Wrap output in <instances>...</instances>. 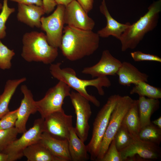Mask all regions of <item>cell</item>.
<instances>
[{
    "instance_id": "d4e9b609",
    "label": "cell",
    "mask_w": 161,
    "mask_h": 161,
    "mask_svg": "<svg viewBox=\"0 0 161 161\" xmlns=\"http://www.w3.org/2000/svg\"><path fill=\"white\" fill-rule=\"evenodd\" d=\"M131 95L136 94L139 96L159 99L161 98V89L151 86L147 82L140 81L132 88L130 92Z\"/></svg>"
},
{
    "instance_id": "4fadbf2b",
    "label": "cell",
    "mask_w": 161,
    "mask_h": 161,
    "mask_svg": "<svg viewBox=\"0 0 161 161\" xmlns=\"http://www.w3.org/2000/svg\"><path fill=\"white\" fill-rule=\"evenodd\" d=\"M64 19V24L67 25L85 30H92L95 25L93 20L76 0L65 6Z\"/></svg>"
},
{
    "instance_id": "f35d334b",
    "label": "cell",
    "mask_w": 161,
    "mask_h": 161,
    "mask_svg": "<svg viewBox=\"0 0 161 161\" xmlns=\"http://www.w3.org/2000/svg\"><path fill=\"white\" fill-rule=\"evenodd\" d=\"M8 156L7 154L0 152V161H8Z\"/></svg>"
},
{
    "instance_id": "4316f807",
    "label": "cell",
    "mask_w": 161,
    "mask_h": 161,
    "mask_svg": "<svg viewBox=\"0 0 161 161\" xmlns=\"http://www.w3.org/2000/svg\"><path fill=\"white\" fill-rule=\"evenodd\" d=\"M133 139L127 129L122 124L114 139L116 148L119 151L128 146Z\"/></svg>"
},
{
    "instance_id": "4dcf8cb0",
    "label": "cell",
    "mask_w": 161,
    "mask_h": 161,
    "mask_svg": "<svg viewBox=\"0 0 161 161\" xmlns=\"http://www.w3.org/2000/svg\"><path fill=\"white\" fill-rule=\"evenodd\" d=\"M17 111L18 109L10 111L0 119V129H8L15 126Z\"/></svg>"
},
{
    "instance_id": "2e32d148",
    "label": "cell",
    "mask_w": 161,
    "mask_h": 161,
    "mask_svg": "<svg viewBox=\"0 0 161 161\" xmlns=\"http://www.w3.org/2000/svg\"><path fill=\"white\" fill-rule=\"evenodd\" d=\"M99 9L100 12L106 17V24L105 27L99 30L97 34L100 37L106 38L112 36L119 40L130 23L122 24L114 19L109 13L105 0H103Z\"/></svg>"
},
{
    "instance_id": "30bf717a",
    "label": "cell",
    "mask_w": 161,
    "mask_h": 161,
    "mask_svg": "<svg viewBox=\"0 0 161 161\" xmlns=\"http://www.w3.org/2000/svg\"><path fill=\"white\" fill-rule=\"evenodd\" d=\"M57 6L51 15L41 17L40 28L46 32L48 44L54 47L60 48L64 24V15L65 6L60 4Z\"/></svg>"
},
{
    "instance_id": "7c38bea8",
    "label": "cell",
    "mask_w": 161,
    "mask_h": 161,
    "mask_svg": "<svg viewBox=\"0 0 161 161\" xmlns=\"http://www.w3.org/2000/svg\"><path fill=\"white\" fill-rule=\"evenodd\" d=\"M122 161H129L133 157L142 160H156L161 157L160 145L140 139L134 138L127 147L119 151Z\"/></svg>"
},
{
    "instance_id": "ab89813d",
    "label": "cell",
    "mask_w": 161,
    "mask_h": 161,
    "mask_svg": "<svg viewBox=\"0 0 161 161\" xmlns=\"http://www.w3.org/2000/svg\"><path fill=\"white\" fill-rule=\"evenodd\" d=\"M3 5L0 3V10H1L2 7Z\"/></svg>"
},
{
    "instance_id": "7a4b0ae2",
    "label": "cell",
    "mask_w": 161,
    "mask_h": 161,
    "mask_svg": "<svg viewBox=\"0 0 161 161\" xmlns=\"http://www.w3.org/2000/svg\"><path fill=\"white\" fill-rule=\"evenodd\" d=\"M61 64L60 62L50 64L49 72L52 76L59 81L64 82L95 106L99 107L100 105V102L95 96L89 94L86 88L89 86H94L96 88L100 95H104L105 92L103 87L108 88L111 85V82L107 76L90 80L81 79L77 77L73 69L70 67L61 68Z\"/></svg>"
},
{
    "instance_id": "d6a6232c",
    "label": "cell",
    "mask_w": 161,
    "mask_h": 161,
    "mask_svg": "<svg viewBox=\"0 0 161 161\" xmlns=\"http://www.w3.org/2000/svg\"><path fill=\"white\" fill-rule=\"evenodd\" d=\"M130 55L135 62L151 61L161 62V58L159 56L153 54L145 53L140 51L131 52Z\"/></svg>"
},
{
    "instance_id": "ffe728a7",
    "label": "cell",
    "mask_w": 161,
    "mask_h": 161,
    "mask_svg": "<svg viewBox=\"0 0 161 161\" xmlns=\"http://www.w3.org/2000/svg\"><path fill=\"white\" fill-rule=\"evenodd\" d=\"M68 140L71 161H85L89 159L86 145L77 136L73 126L70 130Z\"/></svg>"
},
{
    "instance_id": "5b68a950",
    "label": "cell",
    "mask_w": 161,
    "mask_h": 161,
    "mask_svg": "<svg viewBox=\"0 0 161 161\" xmlns=\"http://www.w3.org/2000/svg\"><path fill=\"white\" fill-rule=\"evenodd\" d=\"M120 95L110 96L98 113L93 123L91 139L86 145L92 161H95L103 138L108 125L111 113Z\"/></svg>"
},
{
    "instance_id": "9c48e42d",
    "label": "cell",
    "mask_w": 161,
    "mask_h": 161,
    "mask_svg": "<svg viewBox=\"0 0 161 161\" xmlns=\"http://www.w3.org/2000/svg\"><path fill=\"white\" fill-rule=\"evenodd\" d=\"M69 97L76 117L74 130L84 143L88 137L90 129L89 121L92 114L90 102L77 92L72 91Z\"/></svg>"
},
{
    "instance_id": "ba28073f",
    "label": "cell",
    "mask_w": 161,
    "mask_h": 161,
    "mask_svg": "<svg viewBox=\"0 0 161 161\" xmlns=\"http://www.w3.org/2000/svg\"><path fill=\"white\" fill-rule=\"evenodd\" d=\"M44 118L36 119L33 126L23 133L19 138H17L2 152L8 155V161H15L23 156L24 150L27 147L38 142L44 132Z\"/></svg>"
},
{
    "instance_id": "836d02e7",
    "label": "cell",
    "mask_w": 161,
    "mask_h": 161,
    "mask_svg": "<svg viewBox=\"0 0 161 161\" xmlns=\"http://www.w3.org/2000/svg\"><path fill=\"white\" fill-rule=\"evenodd\" d=\"M45 13L49 14L54 10L57 4L55 0H42Z\"/></svg>"
},
{
    "instance_id": "277c9868",
    "label": "cell",
    "mask_w": 161,
    "mask_h": 161,
    "mask_svg": "<svg viewBox=\"0 0 161 161\" xmlns=\"http://www.w3.org/2000/svg\"><path fill=\"white\" fill-rule=\"evenodd\" d=\"M21 56L26 61L51 64L58 55V48L50 45L45 34L32 31L26 32L22 38Z\"/></svg>"
},
{
    "instance_id": "74e56055",
    "label": "cell",
    "mask_w": 161,
    "mask_h": 161,
    "mask_svg": "<svg viewBox=\"0 0 161 161\" xmlns=\"http://www.w3.org/2000/svg\"><path fill=\"white\" fill-rule=\"evenodd\" d=\"M152 123L159 128L161 129V117L160 116L158 119L152 121Z\"/></svg>"
},
{
    "instance_id": "f546056e",
    "label": "cell",
    "mask_w": 161,
    "mask_h": 161,
    "mask_svg": "<svg viewBox=\"0 0 161 161\" xmlns=\"http://www.w3.org/2000/svg\"><path fill=\"white\" fill-rule=\"evenodd\" d=\"M8 0H4L1 11L0 13V39L6 36L5 24L10 15L15 11L14 8L9 7L7 4Z\"/></svg>"
},
{
    "instance_id": "8fae6325",
    "label": "cell",
    "mask_w": 161,
    "mask_h": 161,
    "mask_svg": "<svg viewBox=\"0 0 161 161\" xmlns=\"http://www.w3.org/2000/svg\"><path fill=\"white\" fill-rule=\"evenodd\" d=\"M44 120V132L60 140L69 139L72 126V116L66 114L64 109L52 113Z\"/></svg>"
},
{
    "instance_id": "ac0fdd59",
    "label": "cell",
    "mask_w": 161,
    "mask_h": 161,
    "mask_svg": "<svg viewBox=\"0 0 161 161\" xmlns=\"http://www.w3.org/2000/svg\"><path fill=\"white\" fill-rule=\"evenodd\" d=\"M118 77L119 83L122 86H129L131 84H136L140 81L147 82L148 76L142 72L131 63L122 62L117 73Z\"/></svg>"
},
{
    "instance_id": "8d00e7d4",
    "label": "cell",
    "mask_w": 161,
    "mask_h": 161,
    "mask_svg": "<svg viewBox=\"0 0 161 161\" xmlns=\"http://www.w3.org/2000/svg\"><path fill=\"white\" fill-rule=\"evenodd\" d=\"M75 0H55V1L57 5H63L66 6L71 2Z\"/></svg>"
},
{
    "instance_id": "5bb4252c",
    "label": "cell",
    "mask_w": 161,
    "mask_h": 161,
    "mask_svg": "<svg viewBox=\"0 0 161 161\" xmlns=\"http://www.w3.org/2000/svg\"><path fill=\"white\" fill-rule=\"evenodd\" d=\"M122 63L114 57L109 50H105L98 62L94 65L84 68L82 73L89 75L93 78L115 76Z\"/></svg>"
},
{
    "instance_id": "8992f818",
    "label": "cell",
    "mask_w": 161,
    "mask_h": 161,
    "mask_svg": "<svg viewBox=\"0 0 161 161\" xmlns=\"http://www.w3.org/2000/svg\"><path fill=\"white\" fill-rule=\"evenodd\" d=\"M134 100L129 96L120 95L111 113L95 161H100L103 158L120 127L124 117L131 106Z\"/></svg>"
},
{
    "instance_id": "d590c367",
    "label": "cell",
    "mask_w": 161,
    "mask_h": 161,
    "mask_svg": "<svg viewBox=\"0 0 161 161\" xmlns=\"http://www.w3.org/2000/svg\"><path fill=\"white\" fill-rule=\"evenodd\" d=\"M26 5L35 4L38 6L43 7V4L42 0H9Z\"/></svg>"
},
{
    "instance_id": "cb8c5ba5",
    "label": "cell",
    "mask_w": 161,
    "mask_h": 161,
    "mask_svg": "<svg viewBox=\"0 0 161 161\" xmlns=\"http://www.w3.org/2000/svg\"><path fill=\"white\" fill-rule=\"evenodd\" d=\"M26 80L25 77L9 79L6 82L4 91L0 95V119L10 111L9 105L19 85Z\"/></svg>"
},
{
    "instance_id": "3957f363",
    "label": "cell",
    "mask_w": 161,
    "mask_h": 161,
    "mask_svg": "<svg viewBox=\"0 0 161 161\" xmlns=\"http://www.w3.org/2000/svg\"><path fill=\"white\" fill-rule=\"evenodd\" d=\"M148 10L136 22L131 24L120 37L122 52L136 48L145 35L156 27L161 10V0L154 2Z\"/></svg>"
},
{
    "instance_id": "f1b7e54d",
    "label": "cell",
    "mask_w": 161,
    "mask_h": 161,
    "mask_svg": "<svg viewBox=\"0 0 161 161\" xmlns=\"http://www.w3.org/2000/svg\"><path fill=\"white\" fill-rule=\"evenodd\" d=\"M15 53L2 43L0 40V69L3 70L10 69L12 66L11 61Z\"/></svg>"
},
{
    "instance_id": "7402d4cb",
    "label": "cell",
    "mask_w": 161,
    "mask_h": 161,
    "mask_svg": "<svg viewBox=\"0 0 161 161\" xmlns=\"http://www.w3.org/2000/svg\"><path fill=\"white\" fill-rule=\"evenodd\" d=\"M138 108L141 128L151 123V118L153 114L159 108L158 99L139 96Z\"/></svg>"
},
{
    "instance_id": "d6986e66",
    "label": "cell",
    "mask_w": 161,
    "mask_h": 161,
    "mask_svg": "<svg viewBox=\"0 0 161 161\" xmlns=\"http://www.w3.org/2000/svg\"><path fill=\"white\" fill-rule=\"evenodd\" d=\"M39 142L45 146L55 156L64 161H71L68 148V140L54 138L43 132Z\"/></svg>"
},
{
    "instance_id": "484cf974",
    "label": "cell",
    "mask_w": 161,
    "mask_h": 161,
    "mask_svg": "<svg viewBox=\"0 0 161 161\" xmlns=\"http://www.w3.org/2000/svg\"><path fill=\"white\" fill-rule=\"evenodd\" d=\"M138 137L142 140L160 145L161 142V129L151 122L141 129Z\"/></svg>"
},
{
    "instance_id": "9a60e30c",
    "label": "cell",
    "mask_w": 161,
    "mask_h": 161,
    "mask_svg": "<svg viewBox=\"0 0 161 161\" xmlns=\"http://www.w3.org/2000/svg\"><path fill=\"white\" fill-rule=\"evenodd\" d=\"M20 89L24 97L17 108V118L15 127L19 134H22L27 130L26 125L30 115L35 113L37 110L31 90L25 85L21 86Z\"/></svg>"
},
{
    "instance_id": "603a6c76",
    "label": "cell",
    "mask_w": 161,
    "mask_h": 161,
    "mask_svg": "<svg viewBox=\"0 0 161 161\" xmlns=\"http://www.w3.org/2000/svg\"><path fill=\"white\" fill-rule=\"evenodd\" d=\"M121 124L126 128L133 139L138 137L141 127L138 100H134L131 106L124 117Z\"/></svg>"
},
{
    "instance_id": "83f0119b",
    "label": "cell",
    "mask_w": 161,
    "mask_h": 161,
    "mask_svg": "<svg viewBox=\"0 0 161 161\" xmlns=\"http://www.w3.org/2000/svg\"><path fill=\"white\" fill-rule=\"evenodd\" d=\"M18 134L15 127L8 129H0V152H2L9 145L17 139Z\"/></svg>"
},
{
    "instance_id": "e0dca14e",
    "label": "cell",
    "mask_w": 161,
    "mask_h": 161,
    "mask_svg": "<svg viewBox=\"0 0 161 161\" xmlns=\"http://www.w3.org/2000/svg\"><path fill=\"white\" fill-rule=\"evenodd\" d=\"M45 13L43 7L18 3V20L31 28H41V18Z\"/></svg>"
},
{
    "instance_id": "e575fe53",
    "label": "cell",
    "mask_w": 161,
    "mask_h": 161,
    "mask_svg": "<svg viewBox=\"0 0 161 161\" xmlns=\"http://www.w3.org/2000/svg\"><path fill=\"white\" fill-rule=\"evenodd\" d=\"M76 0L87 14L92 9L94 0Z\"/></svg>"
},
{
    "instance_id": "6da1fadb",
    "label": "cell",
    "mask_w": 161,
    "mask_h": 161,
    "mask_svg": "<svg viewBox=\"0 0 161 161\" xmlns=\"http://www.w3.org/2000/svg\"><path fill=\"white\" fill-rule=\"evenodd\" d=\"M60 48L68 60L75 61L93 54L99 47L100 38L92 30L67 25L64 27Z\"/></svg>"
},
{
    "instance_id": "44dd1931",
    "label": "cell",
    "mask_w": 161,
    "mask_h": 161,
    "mask_svg": "<svg viewBox=\"0 0 161 161\" xmlns=\"http://www.w3.org/2000/svg\"><path fill=\"white\" fill-rule=\"evenodd\" d=\"M23 154L27 161H64L53 155L39 142L26 148Z\"/></svg>"
},
{
    "instance_id": "52a82bcc",
    "label": "cell",
    "mask_w": 161,
    "mask_h": 161,
    "mask_svg": "<svg viewBox=\"0 0 161 161\" xmlns=\"http://www.w3.org/2000/svg\"><path fill=\"white\" fill-rule=\"evenodd\" d=\"M71 88L61 81L49 88L43 98L35 101L37 111L41 117L44 119L52 113L63 110L64 99L69 96Z\"/></svg>"
},
{
    "instance_id": "1f68e13d",
    "label": "cell",
    "mask_w": 161,
    "mask_h": 161,
    "mask_svg": "<svg viewBox=\"0 0 161 161\" xmlns=\"http://www.w3.org/2000/svg\"><path fill=\"white\" fill-rule=\"evenodd\" d=\"M100 161H122L120 152L116 148L114 139L111 142Z\"/></svg>"
}]
</instances>
